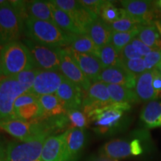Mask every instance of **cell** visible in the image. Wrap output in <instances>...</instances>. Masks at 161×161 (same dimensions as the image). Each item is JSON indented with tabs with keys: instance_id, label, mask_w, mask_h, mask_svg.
<instances>
[{
	"instance_id": "cell-32",
	"label": "cell",
	"mask_w": 161,
	"mask_h": 161,
	"mask_svg": "<svg viewBox=\"0 0 161 161\" xmlns=\"http://www.w3.org/2000/svg\"><path fill=\"white\" fill-rule=\"evenodd\" d=\"M42 116V110L39 101L35 103L21 107L14 110L15 119L30 122Z\"/></svg>"
},
{
	"instance_id": "cell-31",
	"label": "cell",
	"mask_w": 161,
	"mask_h": 161,
	"mask_svg": "<svg viewBox=\"0 0 161 161\" xmlns=\"http://www.w3.org/2000/svg\"><path fill=\"white\" fill-rule=\"evenodd\" d=\"M146 25H148V23H145L142 20L130 17L128 14L126 17L115 23L108 24L110 29L114 32H128L134 31V30H140L141 28Z\"/></svg>"
},
{
	"instance_id": "cell-14",
	"label": "cell",
	"mask_w": 161,
	"mask_h": 161,
	"mask_svg": "<svg viewBox=\"0 0 161 161\" xmlns=\"http://www.w3.org/2000/svg\"><path fill=\"white\" fill-rule=\"evenodd\" d=\"M65 134L62 161H78L86 142L85 129L70 128Z\"/></svg>"
},
{
	"instance_id": "cell-22",
	"label": "cell",
	"mask_w": 161,
	"mask_h": 161,
	"mask_svg": "<svg viewBox=\"0 0 161 161\" xmlns=\"http://www.w3.org/2000/svg\"><path fill=\"white\" fill-rule=\"evenodd\" d=\"M48 3L51 9L54 22L58 27L69 35H83L67 13L55 6L51 1H48Z\"/></svg>"
},
{
	"instance_id": "cell-36",
	"label": "cell",
	"mask_w": 161,
	"mask_h": 161,
	"mask_svg": "<svg viewBox=\"0 0 161 161\" xmlns=\"http://www.w3.org/2000/svg\"><path fill=\"white\" fill-rule=\"evenodd\" d=\"M121 60V59H120ZM120 65L128 70L130 73L137 76L140 74L143 73L146 71V65L143 58H139V59H131V60H121Z\"/></svg>"
},
{
	"instance_id": "cell-9",
	"label": "cell",
	"mask_w": 161,
	"mask_h": 161,
	"mask_svg": "<svg viewBox=\"0 0 161 161\" xmlns=\"http://www.w3.org/2000/svg\"><path fill=\"white\" fill-rule=\"evenodd\" d=\"M121 4L127 14L150 24L161 20V9L158 3L142 0H125Z\"/></svg>"
},
{
	"instance_id": "cell-12",
	"label": "cell",
	"mask_w": 161,
	"mask_h": 161,
	"mask_svg": "<svg viewBox=\"0 0 161 161\" xmlns=\"http://www.w3.org/2000/svg\"><path fill=\"white\" fill-rule=\"evenodd\" d=\"M60 71L66 78L75 84L84 91L86 92L91 86V81L80 69L66 48L60 49Z\"/></svg>"
},
{
	"instance_id": "cell-40",
	"label": "cell",
	"mask_w": 161,
	"mask_h": 161,
	"mask_svg": "<svg viewBox=\"0 0 161 161\" xmlns=\"http://www.w3.org/2000/svg\"><path fill=\"white\" fill-rule=\"evenodd\" d=\"M130 43L132 44V46H134V49H136V51L142 57V56L145 57V56H146L148 54H149L151 52L155 50L154 49H152V48L147 46L146 44L142 43L137 37H134V39L132 40V41L130 42Z\"/></svg>"
},
{
	"instance_id": "cell-45",
	"label": "cell",
	"mask_w": 161,
	"mask_h": 161,
	"mask_svg": "<svg viewBox=\"0 0 161 161\" xmlns=\"http://www.w3.org/2000/svg\"><path fill=\"white\" fill-rule=\"evenodd\" d=\"M154 25L157 27V29H158L159 33H160V35L161 36V20H157V21L154 22Z\"/></svg>"
},
{
	"instance_id": "cell-42",
	"label": "cell",
	"mask_w": 161,
	"mask_h": 161,
	"mask_svg": "<svg viewBox=\"0 0 161 161\" xmlns=\"http://www.w3.org/2000/svg\"><path fill=\"white\" fill-rule=\"evenodd\" d=\"M153 87L156 92L157 97L161 98V75L157 70L154 69V78L152 82Z\"/></svg>"
},
{
	"instance_id": "cell-48",
	"label": "cell",
	"mask_w": 161,
	"mask_h": 161,
	"mask_svg": "<svg viewBox=\"0 0 161 161\" xmlns=\"http://www.w3.org/2000/svg\"><path fill=\"white\" fill-rule=\"evenodd\" d=\"M97 161H118V160H110V159H107V158H102V159H99V160Z\"/></svg>"
},
{
	"instance_id": "cell-13",
	"label": "cell",
	"mask_w": 161,
	"mask_h": 161,
	"mask_svg": "<svg viewBox=\"0 0 161 161\" xmlns=\"http://www.w3.org/2000/svg\"><path fill=\"white\" fill-rule=\"evenodd\" d=\"M65 78V76L60 72L40 69L29 92L37 97L55 94Z\"/></svg>"
},
{
	"instance_id": "cell-2",
	"label": "cell",
	"mask_w": 161,
	"mask_h": 161,
	"mask_svg": "<svg viewBox=\"0 0 161 161\" xmlns=\"http://www.w3.org/2000/svg\"><path fill=\"white\" fill-rule=\"evenodd\" d=\"M3 72L5 77L14 76L27 69L37 68L29 48L25 43L14 41L1 49Z\"/></svg>"
},
{
	"instance_id": "cell-37",
	"label": "cell",
	"mask_w": 161,
	"mask_h": 161,
	"mask_svg": "<svg viewBox=\"0 0 161 161\" xmlns=\"http://www.w3.org/2000/svg\"><path fill=\"white\" fill-rule=\"evenodd\" d=\"M146 70H153L161 62V49H155L143 58Z\"/></svg>"
},
{
	"instance_id": "cell-26",
	"label": "cell",
	"mask_w": 161,
	"mask_h": 161,
	"mask_svg": "<svg viewBox=\"0 0 161 161\" xmlns=\"http://www.w3.org/2000/svg\"><path fill=\"white\" fill-rule=\"evenodd\" d=\"M140 117L148 128L161 126V102H148L142 110Z\"/></svg>"
},
{
	"instance_id": "cell-1",
	"label": "cell",
	"mask_w": 161,
	"mask_h": 161,
	"mask_svg": "<svg viewBox=\"0 0 161 161\" xmlns=\"http://www.w3.org/2000/svg\"><path fill=\"white\" fill-rule=\"evenodd\" d=\"M24 32L28 39L55 48L68 47L74 36L62 31L55 23L32 18L24 21Z\"/></svg>"
},
{
	"instance_id": "cell-19",
	"label": "cell",
	"mask_w": 161,
	"mask_h": 161,
	"mask_svg": "<svg viewBox=\"0 0 161 161\" xmlns=\"http://www.w3.org/2000/svg\"><path fill=\"white\" fill-rule=\"evenodd\" d=\"M65 132L58 136H49L44 142L41 154L42 161H62Z\"/></svg>"
},
{
	"instance_id": "cell-41",
	"label": "cell",
	"mask_w": 161,
	"mask_h": 161,
	"mask_svg": "<svg viewBox=\"0 0 161 161\" xmlns=\"http://www.w3.org/2000/svg\"><path fill=\"white\" fill-rule=\"evenodd\" d=\"M79 2L82 5L95 14L97 17L99 13L101 6L104 3V1H100V0H80Z\"/></svg>"
},
{
	"instance_id": "cell-27",
	"label": "cell",
	"mask_w": 161,
	"mask_h": 161,
	"mask_svg": "<svg viewBox=\"0 0 161 161\" xmlns=\"http://www.w3.org/2000/svg\"><path fill=\"white\" fill-rule=\"evenodd\" d=\"M147 46L154 49H161V37L154 23L144 25L136 36Z\"/></svg>"
},
{
	"instance_id": "cell-3",
	"label": "cell",
	"mask_w": 161,
	"mask_h": 161,
	"mask_svg": "<svg viewBox=\"0 0 161 161\" xmlns=\"http://www.w3.org/2000/svg\"><path fill=\"white\" fill-rule=\"evenodd\" d=\"M131 106L127 103H115L96 109L88 114L90 123H92L96 134L107 135L112 134L119 126L125 111L130 110Z\"/></svg>"
},
{
	"instance_id": "cell-24",
	"label": "cell",
	"mask_w": 161,
	"mask_h": 161,
	"mask_svg": "<svg viewBox=\"0 0 161 161\" xmlns=\"http://www.w3.org/2000/svg\"><path fill=\"white\" fill-rule=\"evenodd\" d=\"M38 101L41 107L43 117H55L66 114L65 108L55 94L40 96Z\"/></svg>"
},
{
	"instance_id": "cell-49",
	"label": "cell",
	"mask_w": 161,
	"mask_h": 161,
	"mask_svg": "<svg viewBox=\"0 0 161 161\" xmlns=\"http://www.w3.org/2000/svg\"><path fill=\"white\" fill-rule=\"evenodd\" d=\"M6 2L7 1H5V0H0V5H3V4H5Z\"/></svg>"
},
{
	"instance_id": "cell-17",
	"label": "cell",
	"mask_w": 161,
	"mask_h": 161,
	"mask_svg": "<svg viewBox=\"0 0 161 161\" xmlns=\"http://www.w3.org/2000/svg\"><path fill=\"white\" fill-rule=\"evenodd\" d=\"M72 59L90 81L96 82L103 69L99 59L92 54L78 53L66 48Z\"/></svg>"
},
{
	"instance_id": "cell-4",
	"label": "cell",
	"mask_w": 161,
	"mask_h": 161,
	"mask_svg": "<svg viewBox=\"0 0 161 161\" xmlns=\"http://www.w3.org/2000/svg\"><path fill=\"white\" fill-rule=\"evenodd\" d=\"M48 136L49 134L44 133L28 140L11 142L6 148L5 161H42V150Z\"/></svg>"
},
{
	"instance_id": "cell-50",
	"label": "cell",
	"mask_w": 161,
	"mask_h": 161,
	"mask_svg": "<svg viewBox=\"0 0 161 161\" xmlns=\"http://www.w3.org/2000/svg\"><path fill=\"white\" fill-rule=\"evenodd\" d=\"M158 5L160 6V7L161 8V1H159V2H158Z\"/></svg>"
},
{
	"instance_id": "cell-10",
	"label": "cell",
	"mask_w": 161,
	"mask_h": 161,
	"mask_svg": "<svg viewBox=\"0 0 161 161\" xmlns=\"http://www.w3.org/2000/svg\"><path fill=\"white\" fill-rule=\"evenodd\" d=\"M51 2L55 6L69 14L82 34H85L86 27L93 20L98 17L95 14L82 5L79 1L52 0Z\"/></svg>"
},
{
	"instance_id": "cell-29",
	"label": "cell",
	"mask_w": 161,
	"mask_h": 161,
	"mask_svg": "<svg viewBox=\"0 0 161 161\" xmlns=\"http://www.w3.org/2000/svg\"><path fill=\"white\" fill-rule=\"evenodd\" d=\"M127 16L124 8H116L110 1H104L98 17L107 24H112Z\"/></svg>"
},
{
	"instance_id": "cell-20",
	"label": "cell",
	"mask_w": 161,
	"mask_h": 161,
	"mask_svg": "<svg viewBox=\"0 0 161 161\" xmlns=\"http://www.w3.org/2000/svg\"><path fill=\"white\" fill-rule=\"evenodd\" d=\"M101 158L118 160L132 155L130 142L122 140H111L107 142L101 148Z\"/></svg>"
},
{
	"instance_id": "cell-6",
	"label": "cell",
	"mask_w": 161,
	"mask_h": 161,
	"mask_svg": "<svg viewBox=\"0 0 161 161\" xmlns=\"http://www.w3.org/2000/svg\"><path fill=\"white\" fill-rule=\"evenodd\" d=\"M0 128L20 141L30 140L44 133L50 134L49 128L39 118L30 122L19 119L0 120Z\"/></svg>"
},
{
	"instance_id": "cell-35",
	"label": "cell",
	"mask_w": 161,
	"mask_h": 161,
	"mask_svg": "<svg viewBox=\"0 0 161 161\" xmlns=\"http://www.w3.org/2000/svg\"><path fill=\"white\" fill-rule=\"evenodd\" d=\"M40 70V69H38V68L27 69L25 70V71L19 72L17 75L14 76V77L27 90V92H29L32 88V86H33L36 77H37Z\"/></svg>"
},
{
	"instance_id": "cell-30",
	"label": "cell",
	"mask_w": 161,
	"mask_h": 161,
	"mask_svg": "<svg viewBox=\"0 0 161 161\" xmlns=\"http://www.w3.org/2000/svg\"><path fill=\"white\" fill-rule=\"evenodd\" d=\"M96 56L99 59L103 69L120 65L119 53L111 43H108L99 48Z\"/></svg>"
},
{
	"instance_id": "cell-28",
	"label": "cell",
	"mask_w": 161,
	"mask_h": 161,
	"mask_svg": "<svg viewBox=\"0 0 161 161\" xmlns=\"http://www.w3.org/2000/svg\"><path fill=\"white\" fill-rule=\"evenodd\" d=\"M66 48L78 53L92 54L95 55L99 49L86 34L74 35L69 46Z\"/></svg>"
},
{
	"instance_id": "cell-51",
	"label": "cell",
	"mask_w": 161,
	"mask_h": 161,
	"mask_svg": "<svg viewBox=\"0 0 161 161\" xmlns=\"http://www.w3.org/2000/svg\"><path fill=\"white\" fill-rule=\"evenodd\" d=\"M0 45H1V43H0Z\"/></svg>"
},
{
	"instance_id": "cell-44",
	"label": "cell",
	"mask_w": 161,
	"mask_h": 161,
	"mask_svg": "<svg viewBox=\"0 0 161 161\" xmlns=\"http://www.w3.org/2000/svg\"><path fill=\"white\" fill-rule=\"evenodd\" d=\"M6 160V150L4 148L3 142L0 140V161Z\"/></svg>"
},
{
	"instance_id": "cell-21",
	"label": "cell",
	"mask_w": 161,
	"mask_h": 161,
	"mask_svg": "<svg viewBox=\"0 0 161 161\" xmlns=\"http://www.w3.org/2000/svg\"><path fill=\"white\" fill-rule=\"evenodd\" d=\"M153 78L154 69L146 70L136 77L134 91L140 100L147 102L158 98L155 90L152 85Z\"/></svg>"
},
{
	"instance_id": "cell-25",
	"label": "cell",
	"mask_w": 161,
	"mask_h": 161,
	"mask_svg": "<svg viewBox=\"0 0 161 161\" xmlns=\"http://www.w3.org/2000/svg\"><path fill=\"white\" fill-rule=\"evenodd\" d=\"M108 88L113 102L131 104L140 101L134 90L116 84H108Z\"/></svg>"
},
{
	"instance_id": "cell-23",
	"label": "cell",
	"mask_w": 161,
	"mask_h": 161,
	"mask_svg": "<svg viewBox=\"0 0 161 161\" xmlns=\"http://www.w3.org/2000/svg\"><path fill=\"white\" fill-rule=\"evenodd\" d=\"M25 13L27 18L55 23L48 1H26Z\"/></svg>"
},
{
	"instance_id": "cell-15",
	"label": "cell",
	"mask_w": 161,
	"mask_h": 161,
	"mask_svg": "<svg viewBox=\"0 0 161 161\" xmlns=\"http://www.w3.org/2000/svg\"><path fill=\"white\" fill-rule=\"evenodd\" d=\"M86 92L75 84L65 78L55 95L66 110L81 109Z\"/></svg>"
},
{
	"instance_id": "cell-8",
	"label": "cell",
	"mask_w": 161,
	"mask_h": 161,
	"mask_svg": "<svg viewBox=\"0 0 161 161\" xmlns=\"http://www.w3.org/2000/svg\"><path fill=\"white\" fill-rule=\"evenodd\" d=\"M37 68L47 71L60 72V48L41 45L29 39L24 40Z\"/></svg>"
},
{
	"instance_id": "cell-16",
	"label": "cell",
	"mask_w": 161,
	"mask_h": 161,
	"mask_svg": "<svg viewBox=\"0 0 161 161\" xmlns=\"http://www.w3.org/2000/svg\"><path fill=\"white\" fill-rule=\"evenodd\" d=\"M136 76L130 73L121 65L111 66L102 69L96 81L107 84H116L134 90Z\"/></svg>"
},
{
	"instance_id": "cell-34",
	"label": "cell",
	"mask_w": 161,
	"mask_h": 161,
	"mask_svg": "<svg viewBox=\"0 0 161 161\" xmlns=\"http://www.w3.org/2000/svg\"><path fill=\"white\" fill-rule=\"evenodd\" d=\"M68 122H69V128H79L85 129L89 125V119L85 115V114L78 109L69 110L66 111Z\"/></svg>"
},
{
	"instance_id": "cell-18",
	"label": "cell",
	"mask_w": 161,
	"mask_h": 161,
	"mask_svg": "<svg viewBox=\"0 0 161 161\" xmlns=\"http://www.w3.org/2000/svg\"><path fill=\"white\" fill-rule=\"evenodd\" d=\"M112 33L108 24L104 23L99 17L93 20L86 27L85 31V34L89 36L98 48L110 43Z\"/></svg>"
},
{
	"instance_id": "cell-46",
	"label": "cell",
	"mask_w": 161,
	"mask_h": 161,
	"mask_svg": "<svg viewBox=\"0 0 161 161\" xmlns=\"http://www.w3.org/2000/svg\"><path fill=\"white\" fill-rule=\"evenodd\" d=\"M3 75V64H2V56H1V49H0V77Z\"/></svg>"
},
{
	"instance_id": "cell-5",
	"label": "cell",
	"mask_w": 161,
	"mask_h": 161,
	"mask_svg": "<svg viewBox=\"0 0 161 161\" xmlns=\"http://www.w3.org/2000/svg\"><path fill=\"white\" fill-rule=\"evenodd\" d=\"M24 31V19L9 1L0 5L1 45L18 41Z\"/></svg>"
},
{
	"instance_id": "cell-38",
	"label": "cell",
	"mask_w": 161,
	"mask_h": 161,
	"mask_svg": "<svg viewBox=\"0 0 161 161\" xmlns=\"http://www.w3.org/2000/svg\"><path fill=\"white\" fill-rule=\"evenodd\" d=\"M37 102L38 97H37V96L35 95H33V94L30 93L29 92H25V93L20 96L19 97H18L17 98V100L15 101L14 105V112L15 110L21 108V107L35 103V102Z\"/></svg>"
},
{
	"instance_id": "cell-39",
	"label": "cell",
	"mask_w": 161,
	"mask_h": 161,
	"mask_svg": "<svg viewBox=\"0 0 161 161\" xmlns=\"http://www.w3.org/2000/svg\"><path fill=\"white\" fill-rule=\"evenodd\" d=\"M119 57L121 60H131L142 58V56L136 51V49H134V47L130 43L121 50L119 52Z\"/></svg>"
},
{
	"instance_id": "cell-11",
	"label": "cell",
	"mask_w": 161,
	"mask_h": 161,
	"mask_svg": "<svg viewBox=\"0 0 161 161\" xmlns=\"http://www.w3.org/2000/svg\"><path fill=\"white\" fill-rule=\"evenodd\" d=\"M108 84L101 81L93 82L84 96L82 109L86 116L98 108L112 104Z\"/></svg>"
},
{
	"instance_id": "cell-7",
	"label": "cell",
	"mask_w": 161,
	"mask_h": 161,
	"mask_svg": "<svg viewBox=\"0 0 161 161\" xmlns=\"http://www.w3.org/2000/svg\"><path fill=\"white\" fill-rule=\"evenodd\" d=\"M27 92L14 76L0 80V120L15 119L14 105L18 97Z\"/></svg>"
},
{
	"instance_id": "cell-47",
	"label": "cell",
	"mask_w": 161,
	"mask_h": 161,
	"mask_svg": "<svg viewBox=\"0 0 161 161\" xmlns=\"http://www.w3.org/2000/svg\"><path fill=\"white\" fill-rule=\"evenodd\" d=\"M155 69H156V70H157V71H158V72H159V73H160V75H161V62H160V64H158V66H156Z\"/></svg>"
},
{
	"instance_id": "cell-43",
	"label": "cell",
	"mask_w": 161,
	"mask_h": 161,
	"mask_svg": "<svg viewBox=\"0 0 161 161\" xmlns=\"http://www.w3.org/2000/svg\"><path fill=\"white\" fill-rule=\"evenodd\" d=\"M130 147H131L132 155L136 156L142 153V148L139 140H134L130 142Z\"/></svg>"
},
{
	"instance_id": "cell-33",
	"label": "cell",
	"mask_w": 161,
	"mask_h": 161,
	"mask_svg": "<svg viewBox=\"0 0 161 161\" xmlns=\"http://www.w3.org/2000/svg\"><path fill=\"white\" fill-rule=\"evenodd\" d=\"M140 30L128 32H114L113 31L110 43L119 53L125 46L129 44L134 37L137 36Z\"/></svg>"
}]
</instances>
